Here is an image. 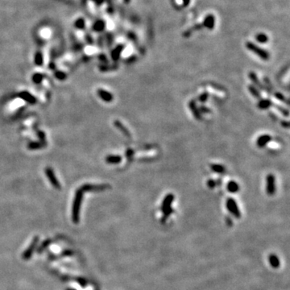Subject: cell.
Segmentation results:
<instances>
[{"label": "cell", "instance_id": "6da1fadb", "mask_svg": "<svg viewBox=\"0 0 290 290\" xmlns=\"http://www.w3.org/2000/svg\"><path fill=\"white\" fill-rule=\"evenodd\" d=\"M246 47H247V49L248 50H250L251 52L255 53L256 55L258 56L263 61H268L269 58H270V54H269V53L267 50L257 46V45H255L254 43L247 42Z\"/></svg>", "mask_w": 290, "mask_h": 290}, {"label": "cell", "instance_id": "7a4b0ae2", "mask_svg": "<svg viewBox=\"0 0 290 290\" xmlns=\"http://www.w3.org/2000/svg\"><path fill=\"white\" fill-rule=\"evenodd\" d=\"M174 198H175V196L173 193H168L165 197V198H164L162 205H161V210L164 212L165 217L169 216L173 212L171 205L173 203V201Z\"/></svg>", "mask_w": 290, "mask_h": 290}, {"label": "cell", "instance_id": "3957f363", "mask_svg": "<svg viewBox=\"0 0 290 290\" xmlns=\"http://www.w3.org/2000/svg\"><path fill=\"white\" fill-rule=\"evenodd\" d=\"M82 190L79 189L76 192V196L73 202V218L74 222L78 221V214L79 209H80V205L81 202V198H82Z\"/></svg>", "mask_w": 290, "mask_h": 290}, {"label": "cell", "instance_id": "277c9868", "mask_svg": "<svg viewBox=\"0 0 290 290\" xmlns=\"http://www.w3.org/2000/svg\"><path fill=\"white\" fill-rule=\"evenodd\" d=\"M276 188V177L272 173L268 174L266 177V192L268 196H272L275 194Z\"/></svg>", "mask_w": 290, "mask_h": 290}, {"label": "cell", "instance_id": "5b68a950", "mask_svg": "<svg viewBox=\"0 0 290 290\" xmlns=\"http://www.w3.org/2000/svg\"><path fill=\"white\" fill-rule=\"evenodd\" d=\"M226 205H227V208L228 211L231 213V214H233L234 216L236 217V218H239L240 217V210L239 209V206H238L237 203H236V201L234 198L232 197H229L228 199L227 200V202H226Z\"/></svg>", "mask_w": 290, "mask_h": 290}, {"label": "cell", "instance_id": "8992f818", "mask_svg": "<svg viewBox=\"0 0 290 290\" xmlns=\"http://www.w3.org/2000/svg\"><path fill=\"white\" fill-rule=\"evenodd\" d=\"M272 140V136L268 135V134L261 135V136H260L256 139V146L260 148H264V147L267 146L269 143L271 142Z\"/></svg>", "mask_w": 290, "mask_h": 290}, {"label": "cell", "instance_id": "52a82bcc", "mask_svg": "<svg viewBox=\"0 0 290 290\" xmlns=\"http://www.w3.org/2000/svg\"><path fill=\"white\" fill-rule=\"evenodd\" d=\"M110 185L107 184L104 185H85L81 186V190L82 191H100V190H105L107 189H110Z\"/></svg>", "mask_w": 290, "mask_h": 290}, {"label": "cell", "instance_id": "ba28073f", "mask_svg": "<svg viewBox=\"0 0 290 290\" xmlns=\"http://www.w3.org/2000/svg\"><path fill=\"white\" fill-rule=\"evenodd\" d=\"M189 107L190 109V111L193 114L195 119H197V120H201L202 119V115H201V112L198 110V107L197 106V103H196L195 100L192 99L190 102H189Z\"/></svg>", "mask_w": 290, "mask_h": 290}, {"label": "cell", "instance_id": "9c48e42d", "mask_svg": "<svg viewBox=\"0 0 290 290\" xmlns=\"http://www.w3.org/2000/svg\"><path fill=\"white\" fill-rule=\"evenodd\" d=\"M248 77H249L251 81L253 83V85L256 87H257L259 89H260V90H265L264 85V84L260 81V79L258 78V77H257L256 73L253 72V71L249 72V73H248Z\"/></svg>", "mask_w": 290, "mask_h": 290}, {"label": "cell", "instance_id": "30bf717a", "mask_svg": "<svg viewBox=\"0 0 290 290\" xmlns=\"http://www.w3.org/2000/svg\"><path fill=\"white\" fill-rule=\"evenodd\" d=\"M45 173H46L47 177H48L49 180L50 181L51 184L53 185V186L55 187L56 189H61V185H60L59 181H58L57 178H56L53 170L52 169H50V168H47L46 169H45Z\"/></svg>", "mask_w": 290, "mask_h": 290}, {"label": "cell", "instance_id": "8fae6325", "mask_svg": "<svg viewBox=\"0 0 290 290\" xmlns=\"http://www.w3.org/2000/svg\"><path fill=\"white\" fill-rule=\"evenodd\" d=\"M97 93H98L99 97H101V99L103 100L104 102H112L113 99H114V96H113L112 93L108 92V91L105 90V89H99L97 90Z\"/></svg>", "mask_w": 290, "mask_h": 290}, {"label": "cell", "instance_id": "7c38bea8", "mask_svg": "<svg viewBox=\"0 0 290 290\" xmlns=\"http://www.w3.org/2000/svg\"><path fill=\"white\" fill-rule=\"evenodd\" d=\"M114 127H116L117 128H118V129H119V131H120L121 132H122V133H123V135L126 136V137L128 138V139H131V132H130L129 130L127 129L125 126L123 125V123H121L120 121L114 120Z\"/></svg>", "mask_w": 290, "mask_h": 290}, {"label": "cell", "instance_id": "4fadbf2b", "mask_svg": "<svg viewBox=\"0 0 290 290\" xmlns=\"http://www.w3.org/2000/svg\"><path fill=\"white\" fill-rule=\"evenodd\" d=\"M272 105L273 102H272L271 100L268 99V98H264V99L261 98L258 102V103H257V107H258L260 110H268V109L270 108Z\"/></svg>", "mask_w": 290, "mask_h": 290}, {"label": "cell", "instance_id": "5bb4252c", "mask_svg": "<svg viewBox=\"0 0 290 290\" xmlns=\"http://www.w3.org/2000/svg\"><path fill=\"white\" fill-rule=\"evenodd\" d=\"M214 22H215V19H214V15H209L205 18L203 23H202V25H203V27L207 28L208 29H210V30L214 29Z\"/></svg>", "mask_w": 290, "mask_h": 290}, {"label": "cell", "instance_id": "9a60e30c", "mask_svg": "<svg viewBox=\"0 0 290 290\" xmlns=\"http://www.w3.org/2000/svg\"><path fill=\"white\" fill-rule=\"evenodd\" d=\"M248 91L250 92L251 94H252L255 98L258 100H260L261 98H262V94H261L260 93V90L257 87L255 86L254 85H252V84L249 85L248 87Z\"/></svg>", "mask_w": 290, "mask_h": 290}, {"label": "cell", "instance_id": "2e32d148", "mask_svg": "<svg viewBox=\"0 0 290 290\" xmlns=\"http://www.w3.org/2000/svg\"><path fill=\"white\" fill-rule=\"evenodd\" d=\"M227 191L231 193H235L239 191V185L235 181H230L227 185Z\"/></svg>", "mask_w": 290, "mask_h": 290}, {"label": "cell", "instance_id": "e0dca14e", "mask_svg": "<svg viewBox=\"0 0 290 290\" xmlns=\"http://www.w3.org/2000/svg\"><path fill=\"white\" fill-rule=\"evenodd\" d=\"M210 168L212 171L216 173L222 174L226 172V168L222 165H219V164H211L210 165Z\"/></svg>", "mask_w": 290, "mask_h": 290}, {"label": "cell", "instance_id": "ac0fdd59", "mask_svg": "<svg viewBox=\"0 0 290 290\" xmlns=\"http://www.w3.org/2000/svg\"><path fill=\"white\" fill-rule=\"evenodd\" d=\"M106 161L107 164L110 165H116V164L121 163L122 161V157L120 156H108L106 158Z\"/></svg>", "mask_w": 290, "mask_h": 290}, {"label": "cell", "instance_id": "d6986e66", "mask_svg": "<svg viewBox=\"0 0 290 290\" xmlns=\"http://www.w3.org/2000/svg\"><path fill=\"white\" fill-rule=\"evenodd\" d=\"M20 97H22L23 100H25L29 103H35V102H36V99L33 97V96H32L27 92H22L20 93Z\"/></svg>", "mask_w": 290, "mask_h": 290}, {"label": "cell", "instance_id": "ffe728a7", "mask_svg": "<svg viewBox=\"0 0 290 290\" xmlns=\"http://www.w3.org/2000/svg\"><path fill=\"white\" fill-rule=\"evenodd\" d=\"M274 97L277 100L280 101V102L285 103L286 105H288V106L289 105V102H288V98H287L283 93H280V92H275V93H274Z\"/></svg>", "mask_w": 290, "mask_h": 290}, {"label": "cell", "instance_id": "44dd1931", "mask_svg": "<svg viewBox=\"0 0 290 290\" xmlns=\"http://www.w3.org/2000/svg\"><path fill=\"white\" fill-rule=\"evenodd\" d=\"M256 40L260 44H264V43H267L268 41V37L267 35L264 34V33H260V34L256 36Z\"/></svg>", "mask_w": 290, "mask_h": 290}, {"label": "cell", "instance_id": "7402d4cb", "mask_svg": "<svg viewBox=\"0 0 290 290\" xmlns=\"http://www.w3.org/2000/svg\"><path fill=\"white\" fill-rule=\"evenodd\" d=\"M272 106H274V107H275V108L276 109V110H277L280 113H281V114H283L284 117H288V115H289V112H288V110L284 108L283 106H280V105H276V104H273Z\"/></svg>", "mask_w": 290, "mask_h": 290}, {"label": "cell", "instance_id": "603a6c76", "mask_svg": "<svg viewBox=\"0 0 290 290\" xmlns=\"http://www.w3.org/2000/svg\"><path fill=\"white\" fill-rule=\"evenodd\" d=\"M123 47L119 46L118 48H116V49H114V51H113L112 58L114 61H117V60L119 59V56H120V53H121V52H122V50H123Z\"/></svg>", "mask_w": 290, "mask_h": 290}, {"label": "cell", "instance_id": "cb8c5ba5", "mask_svg": "<svg viewBox=\"0 0 290 290\" xmlns=\"http://www.w3.org/2000/svg\"><path fill=\"white\" fill-rule=\"evenodd\" d=\"M209 97H210V93L207 91H205L203 93H201L199 96H198V101L201 103H204L209 99Z\"/></svg>", "mask_w": 290, "mask_h": 290}, {"label": "cell", "instance_id": "d4e9b609", "mask_svg": "<svg viewBox=\"0 0 290 290\" xmlns=\"http://www.w3.org/2000/svg\"><path fill=\"white\" fill-rule=\"evenodd\" d=\"M198 110H199V111L201 112V114H210V113L212 112L211 110H210L209 107L204 106V105H201V106L198 107Z\"/></svg>", "mask_w": 290, "mask_h": 290}, {"label": "cell", "instance_id": "484cf974", "mask_svg": "<svg viewBox=\"0 0 290 290\" xmlns=\"http://www.w3.org/2000/svg\"><path fill=\"white\" fill-rule=\"evenodd\" d=\"M218 185V182H217L216 180H214V179H209L207 181V186L210 189H213L215 187Z\"/></svg>", "mask_w": 290, "mask_h": 290}, {"label": "cell", "instance_id": "4316f807", "mask_svg": "<svg viewBox=\"0 0 290 290\" xmlns=\"http://www.w3.org/2000/svg\"><path fill=\"white\" fill-rule=\"evenodd\" d=\"M43 77L42 75H40V74H35L34 77H33V81L35 83H40L41 81H42Z\"/></svg>", "mask_w": 290, "mask_h": 290}, {"label": "cell", "instance_id": "83f0119b", "mask_svg": "<svg viewBox=\"0 0 290 290\" xmlns=\"http://www.w3.org/2000/svg\"><path fill=\"white\" fill-rule=\"evenodd\" d=\"M280 125L285 129H288L289 128V123L286 120H281L280 121Z\"/></svg>", "mask_w": 290, "mask_h": 290}, {"label": "cell", "instance_id": "f1b7e54d", "mask_svg": "<svg viewBox=\"0 0 290 290\" xmlns=\"http://www.w3.org/2000/svg\"><path fill=\"white\" fill-rule=\"evenodd\" d=\"M40 147V144L39 143H31L29 144L30 149H36Z\"/></svg>", "mask_w": 290, "mask_h": 290}, {"label": "cell", "instance_id": "f546056e", "mask_svg": "<svg viewBox=\"0 0 290 290\" xmlns=\"http://www.w3.org/2000/svg\"><path fill=\"white\" fill-rule=\"evenodd\" d=\"M133 155H134L133 150H131V149H128V150L127 151V159H131V157H133Z\"/></svg>", "mask_w": 290, "mask_h": 290}, {"label": "cell", "instance_id": "4dcf8cb0", "mask_svg": "<svg viewBox=\"0 0 290 290\" xmlns=\"http://www.w3.org/2000/svg\"><path fill=\"white\" fill-rule=\"evenodd\" d=\"M36 63H37V65H38V66H40V65H41V63H42V59H41V56L40 55H38L37 56V57H36Z\"/></svg>", "mask_w": 290, "mask_h": 290}, {"label": "cell", "instance_id": "1f68e13d", "mask_svg": "<svg viewBox=\"0 0 290 290\" xmlns=\"http://www.w3.org/2000/svg\"><path fill=\"white\" fill-rule=\"evenodd\" d=\"M269 115H270V117H271V118L273 119V120H275V121L278 120V117L276 116V114H274V113L269 112Z\"/></svg>", "mask_w": 290, "mask_h": 290}, {"label": "cell", "instance_id": "d6a6232c", "mask_svg": "<svg viewBox=\"0 0 290 290\" xmlns=\"http://www.w3.org/2000/svg\"><path fill=\"white\" fill-rule=\"evenodd\" d=\"M270 258H271V257H270ZM271 260H272V264L274 265V266H276V261H277V259L276 258L275 256H272Z\"/></svg>", "mask_w": 290, "mask_h": 290}, {"label": "cell", "instance_id": "836d02e7", "mask_svg": "<svg viewBox=\"0 0 290 290\" xmlns=\"http://www.w3.org/2000/svg\"><path fill=\"white\" fill-rule=\"evenodd\" d=\"M183 1V4H184L185 6H187L189 4V2H190V0H182Z\"/></svg>", "mask_w": 290, "mask_h": 290}]
</instances>
